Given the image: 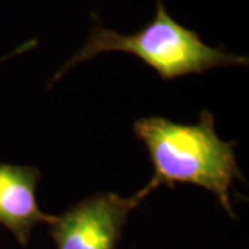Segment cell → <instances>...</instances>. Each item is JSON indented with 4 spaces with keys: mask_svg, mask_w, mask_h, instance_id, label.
Masks as SVG:
<instances>
[{
    "mask_svg": "<svg viewBox=\"0 0 249 249\" xmlns=\"http://www.w3.org/2000/svg\"><path fill=\"white\" fill-rule=\"evenodd\" d=\"M134 136L144 144L154 168L142 187L148 194L162 184L178 183L202 187L212 193L223 209L235 217L231 188L242 176L234 142H224L214 129V116L204 109L194 124H176L162 116H145L133 124Z\"/></svg>",
    "mask_w": 249,
    "mask_h": 249,
    "instance_id": "cell-1",
    "label": "cell"
},
{
    "mask_svg": "<svg viewBox=\"0 0 249 249\" xmlns=\"http://www.w3.org/2000/svg\"><path fill=\"white\" fill-rule=\"evenodd\" d=\"M109 52L133 54L163 80L193 73L201 75L220 67L248 64V58L244 55L206 45L196 31L183 27L170 16L162 0H157V11L151 22L133 35H121L101 25L94 28L79 52L54 73L49 86L62 78L72 67Z\"/></svg>",
    "mask_w": 249,
    "mask_h": 249,
    "instance_id": "cell-2",
    "label": "cell"
},
{
    "mask_svg": "<svg viewBox=\"0 0 249 249\" xmlns=\"http://www.w3.org/2000/svg\"><path fill=\"white\" fill-rule=\"evenodd\" d=\"M150 196L144 190L134 196L100 193L85 198L49 224L57 249H116L127 217Z\"/></svg>",
    "mask_w": 249,
    "mask_h": 249,
    "instance_id": "cell-3",
    "label": "cell"
},
{
    "mask_svg": "<svg viewBox=\"0 0 249 249\" xmlns=\"http://www.w3.org/2000/svg\"><path fill=\"white\" fill-rule=\"evenodd\" d=\"M40 172L34 166L0 162V224L19 245L27 247L37 224H52L53 214L45 213L36 199Z\"/></svg>",
    "mask_w": 249,
    "mask_h": 249,
    "instance_id": "cell-4",
    "label": "cell"
},
{
    "mask_svg": "<svg viewBox=\"0 0 249 249\" xmlns=\"http://www.w3.org/2000/svg\"><path fill=\"white\" fill-rule=\"evenodd\" d=\"M36 39H31V40H28V42H25V43H22L21 46H18L17 49H14L11 53L6 54V55H3V57H0V65L3 64V62H6L7 60H10V58H13V57H16V55H18V54H24L27 53V52H29L31 49H34L36 46Z\"/></svg>",
    "mask_w": 249,
    "mask_h": 249,
    "instance_id": "cell-5",
    "label": "cell"
}]
</instances>
